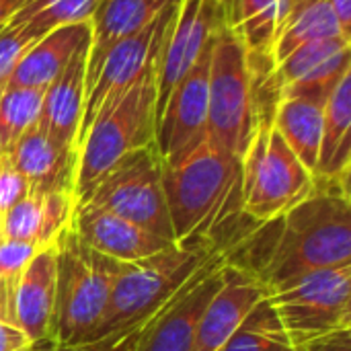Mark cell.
Segmentation results:
<instances>
[{
	"instance_id": "3",
	"label": "cell",
	"mask_w": 351,
	"mask_h": 351,
	"mask_svg": "<svg viewBox=\"0 0 351 351\" xmlns=\"http://www.w3.org/2000/svg\"><path fill=\"white\" fill-rule=\"evenodd\" d=\"M220 247L226 245H173L152 257L123 263L113 282L105 313L84 343L128 339L138 350L146 327Z\"/></svg>"
},
{
	"instance_id": "8",
	"label": "cell",
	"mask_w": 351,
	"mask_h": 351,
	"mask_svg": "<svg viewBox=\"0 0 351 351\" xmlns=\"http://www.w3.org/2000/svg\"><path fill=\"white\" fill-rule=\"evenodd\" d=\"M292 348L351 331V265L304 274L267 292Z\"/></svg>"
},
{
	"instance_id": "18",
	"label": "cell",
	"mask_w": 351,
	"mask_h": 351,
	"mask_svg": "<svg viewBox=\"0 0 351 351\" xmlns=\"http://www.w3.org/2000/svg\"><path fill=\"white\" fill-rule=\"evenodd\" d=\"M88 43L90 41L80 45L66 68L56 76V80L47 84L37 117V125L47 136L74 150L78 148V136L84 115Z\"/></svg>"
},
{
	"instance_id": "12",
	"label": "cell",
	"mask_w": 351,
	"mask_h": 351,
	"mask_svg": "<svg viewBox=\"0 0 351 351\" xmlns=\"http://www.w3.org/2000/svg\"><path fill=\"white\" fill-rule=\"evenodd\" d=\"M212 43L189 72L173 86L156 121V150L162 165H173L189 154L208 134V76Z\"/></svg>"
},
{
	"instance_id": "16",
	"label": "cell",
	"mask_w": 351,
	"mask_h": 351,
	"mask_svg": "<svg viewBox=\"0 0 351 351\" xmlns=\"http://www.w3.org/2000/svg\"><path fill=\"white\" fill-rule=\"evenodd\" d=\"M265 296V288L251 274L226 263L224 282L202 315L191 351L222 350Z\"/></svg>"
},
{
	"instance_id": "41",
	"label": "cell",
	"mask_w": 351,
	"mask_h": 351,
	"mask_svg": "<svg viewBox=\"0 0 351 351\" xmlns=\"http://www.w3.org/2000/svg\"><path fill=\"white\" fill-rule=\"evenodd\" d=\"M29 351H35V350H33V348H31V350H29Z\"/></svg>"
},
{
	"instance_id": "40",
	"label": "cell",
	"mask_w": 351,
	"mask_h": 351,
	"mask_svg": "<svg viewBox=\"0 0 351 351\" xmlns=\"http://www.w3.org/2000/svg\"><path fill=\"white\" fill-rule=\"evenodd\" d=\"M0 160H2V152H0Z\"/></svg>"
},
{
	"instance_id": "20",
	"label": "cell",
	"mask_w": 351,
	"mask_h": 351,
	"mask_svg": "<svg viewBox=\"0 0 351 351\" xmlns=\"http://www.w3.org/2000/svg\"><path fill=\"white\" fill-rule=\"evenodd\" d=\"M74 206L72 191H31L2 216V234L6 241L29 243L41 249L51 245L70 224Z\"/></svg>"
},
{
	"instance_id": "22",
	"label": "cell",
	"mask_w": 351,
	"mask_h": 351,
	"mask_svg": "<svg viewBox=\"0 0 351 351\" xmlns=\"http://www.w3.org/2000/svg\"><path fill=\"white\" fill-rule=\"evenodd\" d=\"M86 41H90V23L64 25L49 31L23 56L6 86L47 88V84L66 68L76 49Z\"/></svg>"
},
{
	"instance_id": "11",
	"label": "cell",
	"mask_w": 351,
	"mask_h": 351,
	"mask_svg": "<svg viewBox=\"0 0 351 351\" xmlns=\"http://www.w3.org/2000/svg\"><path fill=\"white\" fill-rule=\"evenodd\" d=\"M226 263V247L216 249L146 327L136 351L193 350L197 325L208 302L224 282Z\"/></svg>"
},
{
	"instance_id": "17",
	"label": "cell",
	"mask_w": 351,
	"mask_h": 351,
	"mask_svg": "<svg viewBox=\"0 0 351 351\" xmlns=\"http://www.w3.org/2000/svg\"><path fill=\"white\" fill-rule=\"evenodd\" d=\"M56 243L41 247L25 267L12 304V323L35 346L51 339L56 311Z\"/></svg>"
},
{
	"instance_id": "33",
	"label": "cell",
	"mask_w": 351,
	"mask_h": 351,
	"mask_svg": "<svg viewBox=\"0 0 351 351\" xmlns=\"http://www.w3.org/2000/svg\"><path fill=\"white\" fill-rule=\"evenodd\" d=\"M35 351H132L121 341H95V343H82V346H58L49 339L35 343Z\"/></svg>"
},
{
	"instance_id": "6",
	"label": "cell",
	"mask_w": 351,
	"mask_h": 351,
	"mask_svg": "<svg viewBox=\"0 0 351 351\" xmlns=\"http://www.w3.org/2000/svg\"><path fill=\"white\" fill-rule=\"evenodd\" d=\"M253 62L230 25L212 43L208 76V140L222 150L245 154L259 119Z\"/></svg>"
},
{
	"instance_id": "38",
	"label": "cell",
	"mask_w": 351,
	"mask_h": 351,
	"mask_svg": "<svg viewBox=\"0 0 351 351\" xmlns=\"http://www.w3.org/2000/svg\"><path fill=\"white\" fill-rule=\"evenodd\" d=\"M4 239V234H2V214H0V241Z\"/></svg>"
},
{
	"instance_id": "13",
	"label": "cell",
	"mask_w": 351,
	"mask_h": 351,
	"mask_svg": "<svg viewBox=\"0 0 351 351\" xmlns=\"http://www.w3.org/2000/svg\"><path fill=\"white\" fill-rule=\"evenodd\" d=\"M179 0H173L150 25L140 29L138 33L121 39L115 43L103 58L95 78L86 86V99H84V115L80 134L93 119V115L119 90L128 88L132 82H136L156 60L165 41V35L175 19ZM80 140V136H78Z\"/></svg>"
},
{
	"instance_id": "24",
	"label": "cell",
	"mask_w": 351,
	"mask_h": 351,
	"mask_svg": "<svg viewBox=\"0 0 351 351\" xmlns=\"http://www.w3.org/2000/svg\"><path fill=\"white\" fill-rule=\"evenodd\" d=\"M323 109L325 101L311 97H278L271 113V125L313 175L319 162Z\"/></svg>"
},
{
	"instance_id": "31",
	"label": "cell",
	"mask_w": 351,
	"mask_h": 351,
	"mask_svg": "<svg viewBox=\"0 0 351 351\" xmlns=\"http://www.w3.org/2000/svg\"><path fill=\"white\" fill-rule=\"evenodd\" d=\"M35 41H39V37L31 35L19 25H6L0 31V90L6 88L16 64Z\"/></svg>"
},
{
	"instance_id": "34",
	"label": "cell",
	"mask_w": 351,
	"mask_h": 351,
	"mask_svg": "<svg viewBox=\"0 0 351 351\" xmlns=\"http://www.w3.org/2000/svg\"><path fill=\"white\" fill-rule=\"evenodd\" d=\"M31 348L33 343L19 327L0 319V351H29Z\"/></svg>"
},
{
	"instance_id": "5",
	"label": "cell",
	"mask_w": 351,
	"mask_h": 351,
	"mask_svg": "<svg viewBox=\"0 0 351 351\" xmlns=\"http://www.w3.org/2000/svg\"><path fill=\"white\" fill-rule=\"evenodd\" d=\"M53 243L58 276L49 341L58 346H80L97 329L123 263L93 251L78 237L72 220Z\"/></svg>"
},
{
	"instance_id": "37",
	"label": "cell",
	"mask_w": 351,
	"mask_h": 351,
	"mask_svg": "<svg viewBox=\"0 0 351 351\" xmlns=\"http://www.w3.org/2000/svg\"><path fill=\"white\" fill-rule=\"evenodd\" d=\"M27 4V0H0V31L12 21V16Z\"/></svg>"
},
{
	"instance_id": "28",
	"label": "cell",
	"mask_w": 351,
	"mask_h": 351,
	"mask_svg": "<svg viewBox=\"0 0 351 351\" xmlns=\"http://www.w3.org/2000/svg\"><path fill=\"white\" fill-rule=\"evenodd\" d=\"M45 88L6 86L0 90V152L6 154L12 144L37 123Z\"/></svg>"
},
{
	"instance_id": "9",
	"label": "cell",
	"mask_w": 351,
	"mask_h": 351,
	"mask_svg": "<svg viewBox=\"0 0 351 351\" xmlns=\"http://www.w3.org/2000/svg\"><path fill=\"white\" fill-rule=\"evenodd\" d=\"M76 204L113 212L144 230L175 243L156 144L136 150L105 173Z\"/></svg>"
},
{
	"instance_id": "25",
	"label": "cell",
	"mask_w": 351,
	"mask_h": 351,
	"mask_svg": "<svg viewBox=\"0 0 351 351\" xmlns=\"http://www.w3.org/2000/svg\"><path fill=\"white\" fill-rule=\"evenodd\" d=\"M339 35L348 37L341 31L339 21L327 0H292L290 10L271 45L269 62L271 66H276L306 43Z\"/></svg>"
},
{
	"instance_id": "27",
	"label": "cell",
	"mask_w": 351,
	"mask_h": 351,
	"mask_svg": "<svg viewBox=\"0 0 351 351\" xmlns=\"http://www.w3.org/2000/svg\"><path fill=\"white\" fill-rule=\"evenodd\" d=\"M101 2L103 0H27L8 25H19L41 39L58 27L90 23Z\"/></svg>"
},
{
	"instance_id": "23",
	"label": "cell",
	"mask_w": 351,
	"mask_h": 351,
	"mask_svg": "<svg viewBox=\"0 0 351 351\" xmlns=\"http://www.w3.org/2000/svg\"><path fill=\"white\" fill-rule=\"evenodd\" d=\"M351 160V72L325 101L323 134L315 179L341 181L350 177Z\"/></svg>"
},
{
	"instance_id": "19",
	"label": "cell",
	"mask_w": 351,
	"mask_h": 351,
	"mask_svg": "<svg viewBox=\"0 0 351 351\" xmlns=\"http://www.w3.org/2000/svg\"><path fill=\"white\" fill-rule=\"evenodd\" d=\"M10 165L27 179L31 191H72L76 150L56 142L37 123L6 152Z\"/></svg>"
},
{
	"instance_id": "1",
	"label": "cell",
	"mask_w": 351,
	"mask_h": 351,
	"mask_svg": "<svg viewBox=\"0 0 351 351\" xmlns=\"http://www.w3.org/2000/svg\"><path fill=\"white\" fill-rule=\"evenodd\" d=\"M257 226L269 232V239L255 232L245 239V243H253L255 261L241 269L251 274L265 292L317 269L351 265L348 179H315V189L300 204ZM253 253L228 257V261Z\"/></svg>"
},
{
	"instance_id": "26",
	"label": "cell",
	"mask_w": 351,
	"mask_h": 351,
	"mask_svg": "<svg viewBox=\"0 0 351 351\" xmlns=\"http://www.w3.org/2000/svg\"><path fill=\"white\" fill-rule=\"evenodd\" d=\"M290 4L292 0H230L228 25L245 45L249 58L269 60L271 45Z\"/></svg>"
},
{
	"instance_id": "10",
	"label": "cell",
	"mask_w": 351,
	"mask_h": 351,
	"mask_svg": "<svg viewBox=\"0 0 351 351\" xmlns=\"http://www.w3.org/2000/svg\"><path fill=\"white\" fill-rule=\"evenodd\" d=\"M230 0H179L156 60V121L173 86L228 25Z\"/></svg>"
},
{
	"instance_id": "32",
	"label": "cell",
	"mask_w": 351,
	"mask_h": 351,
	"mask_svg": "<svg viewBox=\"0 0 351 351\" xmlns=\"http://www.w3.org/2000/svg\"><path fill=\"white\" fill-rule=\"evenodd\" d=\"M31 193L27 179L10 165L6 154L0 160V214L4 216L12 206H16L23 197Z\"/></svg>"
},
{
	"instance_id": "15",
	"label": "cell",
	"mask_w": 351,
	"mask_h": 351,
	"mask_svg": "<svg viewBox=\"0 0 351 351\" xmlns=\"http://www.w3.org/2000/svg\"><path fill=\"white\" fill-rule=\"evenodd\" d=\"M72 224L78 237L97 253L121 261L132 263L146 257H152L177 243L160 239L142 226L95 206L76 204L72 214Z\"/></svg>"
},
{
	"instance_id": "7",
	"label": "cell",
	"mask_w": 351,
	"mask_h": 351,
	"mask_svg": "<svg viewBox=\"0 0 351 351\" xmlns=\"http://www.w3.org/2000/svg\"><path fill=\"white\" fill-rule=\"evenodd\" d=\"M241 162L243 216L253 224L276 220L315 189V175L271 125V115L259 119Z\"/></svg>"
},
{
	"instance_id": "21",
	"label": "cell",
	"mask_w": 351,
	"mask_h": 351,
	"mask_svg": "<svg viewBox=\"0 0 351 351\" xmlns=\"http://www.w3.org/2000/svg\"><path fill=\"white\" fill-rule=\"evenodd\" d=\"M173 0H103L90 19L86 86L95 78L105 53L121 39L150 25Z\"/></svg>"
},
{
	"instance_id": "36",
	"label": "cell",
	"mask_w": 351,
	"mask_h": 351,
	"mask_svg": "<svg viewBox=\"0 0 351 351\" xmlns=\"http://www.w3.org/2000/svg\"><path fill=\"white\" fill-rule=\"evenodd\" d=\"M339 21L341 31L350 37L351 31V0H327Z\"/></svg>"
},
{
	"instance_id": "2",
	"label": "cell",
	"mask_w": 351,
	"mask_h": 351,
	"mask_svg": "<svg viewBox=\"0 0 351 351\" xmlns=\"http://www.w3.org/2000/svg\"><path fill=\"white\" fill-rule=\"evenodd\" d=\"M162 185L177 245L214 243L243 214V162L208 136L189 154L162 165Z\"/></svg>"
},
{
	"instance_id": "14",
	"label": "cell",
	"mask_w": 351,
	"mask_h": 351,
	"mask_svg": "<svg viewBox=\"0 0 351 351\" xmlns=\"http://www.w3.org/2000/svg\"><path fill=\"white\" fill-rule=\"evenodd\" d=\"M351 39L329 37L306 43L274 66L278 97L327 101L337 82L351 72Z\"/></svg>"
},
{
	"instance_id": "29",
	"label": "cell",
	"mask_w": 351,
	"mask_h": 351,
	"mask_svg": "<svg viewBox=\"0 0 351 351\" xmlns=\"http://www.w3.org/2000/svg\"><path fill=\"white\" fill-rule=\"evenodd\" d=\"M292 343L284 333L267 296L251 311L234 335L220 351H290Z\"/></svg>"
},
{
	"instance_id": "4",
	"label": "cell",
	"mask_w": 351,
	"mask_h": 351,
	"mask_svg": "<svg viewBox=\"0 0 351 351\" xmlns=\"http://www.w3.org/2000/svg\"><path fill=\"white\" fill-rule=\"evenodd\" d=\"M156 138V62L128 88L111 97L80 134L74 167L78 202L128 154L152 146Z\"/></svg>"
},
{
	"instance_id": "35",
	"label": "cell",
	"mask_w": 351,
	"mask_h": 351,
	"mask_svg": "<svg viewBox=\"0 0 351 351\" xmlns=\"http://www.w3.org/2000/svg\"><path fill=\"white\" fill-rule=\"evenodd\" d=\"M351 331H341V333H335V335H329V337H323V339H317V341H311L302 348H296L298 351H351V341H350Z\"/></svg>"
},
{
	"instance_id": "39",
	"label": "cell",
	"mask_w": 351,
	"mask_h": 351,
	"mask_svg": "<svg viewBox=\"0 0 351 351\" xmlns=\"http://www.w3.org/2000/svg\"><path fill=\"white\" fill-rule=\"evenodd\" d=\"M290 351H298V350H296V348H292V350H290Z\"/></svg>"
},
{
	"instance_id": "30",
	"label": "cell",
	"mask_w": 351,
	"mask_h": 351,
	"mask_svg": "<svg viewBox=\"0 0 351 351\" xmlns=\"http://www.w3.org/2000/svg\"><path fill=\"white\" fill-rule=\"evenodd\" d=\"M39 247L19 241H0V319L12 323V304L19 280ZM16 327V325H14Z\"/></svg>"
}]
</instances>
